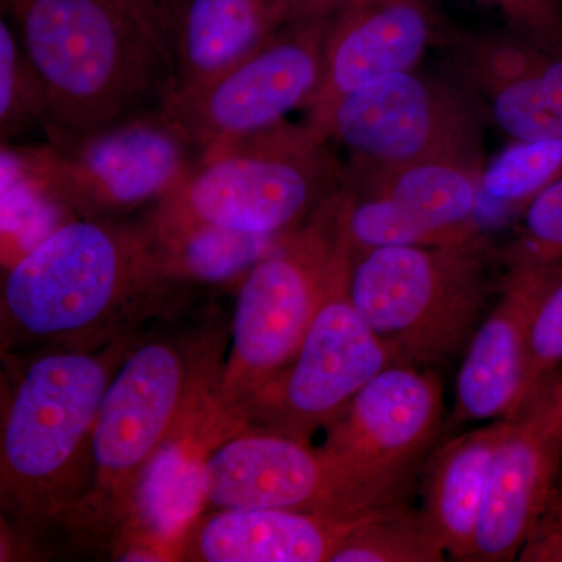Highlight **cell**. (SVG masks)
Instances as JSON below:
<instances>
[{"instance_id":"cell-8","label":"cell","mask_w":562,"mask_h":562,"mask_svg":"<svg viewBox=\"0 0 562 562\" xmlns=\"http://www.w3.org/2000/svg\"><path fill=\"white\" fill-rule=\"evenodd\" d=\"M482 106L457 80L416 69L392 74L342 95L305 121L355 160L406 165L457 160L483 165Z\"/></svg>"},{"instance_id":"cell-27","label":"cell","mask_w":562,"mask_h":562,"mask_svg":"<svg viewBox=\"0 0 562 562\" xmlns=\"http://www.w3.org/2000/svg\"><path fill=\"white\" fill-rule=\"evenodd\" d=\"M514 239L498 255L512 271L562 262V176L524 206Z\"/></svg>"},{"instance_id":"cell-24","label":"cell","mask_w":562,"mask_h":562,"mask_svg":"<svg viewBox=\"0 0 562 562\" xmlns=\"http://www.w3.org/2000/svg\"><path fill=\"white\" fill-rule=\"evenodd\" d=\"M446 558L424 514L402 503L362 520L330 562H439Z\"/></svg>"},{"instance_id":"cell-3","label":"cell","mask_w":562,"mask_h":562,"mask_svg":"<svg viewBox=\"0 0 562 562\" xmlns=\"http://www.w3.org/2000/svg\"><path fill=\"white\" fill-rule=\"evenodd\" d=\"M331 143L306 121L283 120L214 144L151 214L288 235L342 187L346 165L336 160Z\"/></svg>"},{"instance_id":"cell-6","label":"cell","mask_w":562,"mask_h":562,"mask_svg":"<svg viewBox=\"0 0 562 562\" xmlns=\"http://www.w3.org/2000/svg\"><path fill=\"white\" fill-rule=\"evenodd\" d=\"M342 203L341 187L244 277L221 406L251 401L297 353L347 250Z\"/></svg>"},{"instance_id":"cell-15","label":"cell","mask_w":562,"mask_h":562,"mask_svg":"<svg viewBox=\"0 0 562 562\" xmlns=\"http://www.w3.org/2000/svg\"><path fill=\"white\" fill-rule=\"evenodd\" d=\"M454 80L513 140L562 139V49L513 31L443 32Z\"/></svg>"},{"instance_id":"cell-12","label":"cell","mask_w":562,"mask_h":562,"mask_svg":"<svg viewBox=\"0 0 562 562\" xmlns=\"http://www.w3.org/2000/svg\"><path fill=\"white\" fill-rule=\"evenodd\" d=\"M205 501L217 509H291L362 519L384 506L338 458L281 432L228 439L203 461Z\"/></svg>"},{"instance_id":"cell-17","label":"cell","mask_w":562,"mask_h":562,"mask_svg":"<svg viewBox=\"0 0 562 562\" xmlns=\"http://www.w3.org/2000/svg\"><path fill=\"white\" fill-rule=\"evenodd\" d=\"M369 517V516H368ZM291 509H220L188 525L172 543L177 560L203 562H324L368 519Z\"/></svg>"},{"instance_id":"cell-5","label":"cell","mask_w":562,"mask_h":562,"mask_svg":"<svg viewBox=\"0 0 562 562\" xmlns=\"http://www.w3.org/2000/svg\"><path fill=\"white\" fill-rule=\"evenodd\" d=\"M486 243L401 246L351 261L355 308L394 364L430 369L471 339L491 292Z\"/></svg>"},{"instance_id":"cell-7","label":"cell","mask_w":562,"mask_h":562,"mask_svg":"<svg viewBox=\"0 0 562 562\" xmlns=\"http://www.w3.org/2000/svg\"><path fill=\"white\" fill-rule=\"evenodd\" d=\"M109 386L105 361L81 351H58L33 362L3 427V494L29 512L65 497L81 461L92 454Z\"/></svg>"},{"instance_id":"cell-30","label":"cell","mask_w":562,"mask_h":562,"mask_svg":"<svg viewBox=\"0 0 562 562\" xmlns=\"http://www.w3.org/2000/svg\"><path fill=\"white\" fill-rule=\"evenodd\" d=\"M353 0H290V21L333 18Z\"/></svg>"},{"instance_id":"cell-10","label":"cell","mask_w":562,"mask_h":562,"mask_svg":"<svg viewBox=\"0 0 562 562\" xmlns=\"http://www.w3.org/2000/svg\"><path fill=\"white\" fill-rule=\"evenodd\" d=\"M351 261L347 246L297 353L251 398L276 432L306 441L321 425L331 424L373 376L394 364L351 302Z\"/></svg>"},{"instance_id":"cell-13","label":"cell","mask_w":562,"mask_h":562,"mask_svg":"<svg viewBox=\"0 0 562 562\" xmlns=\"http://www.w3.org/2000/svg\"><path fill=\"white\" fill-rule=\"evenodd\" d=\"M188 394L187 362L169 344L139 347L122 364L92 436L94 494L103 512H127L147 462L180 427Z\"/></svg>"},{"instance_id":"cell-2","label":"cell","mask_w":562,"mask_h":562,"mask_svg":"<svg viewBox=\"0 0 562 562\" xmlns=\"http://www.w3.org/2000/svg\"><path fill=\"white\" fill-rule=\"evenodd\" d=\"M179 281L166 268L150 222L76 220L55 228L10 269L3 316L10 330L60 341L98 331L128 306Z\"/></svg>"},{"instance_id":"cell-11","label":"cell","mask_w":562,"mask_h":562,"mask_svg":"<svg viewBox=\"0 0 562 562\" xmlns=\"http://www.w3.org/2000/svg\"><path fill=\"white\" fill-rule=\"evenodd\" d=\"M438 373L391 364L346 406L322 449L338 458L383 505L405 503L422 458L441 430Z\"/></svg>"},{"instance_id":"cell-14","label":"cell","mask_w":562,"mask_h":562,"mask_svg":"<svg viewBox=\"0 0 562 562\" xmlns=\"http://www.w3.org/2000/svg\"><path fill=\"white\" fill-rule=\"evenodd\" d=\"M505 420L469 561L516 560L552 497L562 461L560 373L547 375Z\"/></svg>"},{"instance_id":"cell-21","label":"cell","mask_w":562,"mask_h":562,"mask_svg":"<svg viewBox=\"0 0 562 562\" xmlns=\"http://www.w3.org/2000/svg\"><path fill=\"white\" fill-rule=\"evenodd\" d=\"M506 420L454 436L425 465L424 508L428 527L447 557L469 561L492 457Z\"/></svg>"},{"instance_id":"cell-16","label":"cell","mask_w":562,"mask_h":562,"mask_svg":"<svg viewBox=\"0 0 562 562\" xmlns=\"http://www.w3.org/2000/svg\"><path fill=\"white\" fill-rule=\"evenodd\" d=\"M446 32L435 0H353L333 16L324 79L306 114L372 81L417 68Z\"/></svg>"},{"instance_id":"cell-20","label":"cell","mask_w":562,"mask_h":562,"mask_svg":"<svg viewBox=\"0 0 562 562\" xmlns=\"http://www.w3.org/2000/svg\"><path fill=\"white\" fill-rule=\"evenodd\" d=\"M288 22L290 0H179L173 22L177 87L202 83L231 68Z\"/></svg>"},{"instance_id":"cell-25","label":"cell","mask_w":562,"mask_h":562,"mask_svg":"<svg viewBox=\"0 0 562 562\" xmlns=\"http://www.w3.org/2000/svg\"><path fill=\"white\" fill-rule=\"evenodd\" d=\"M561 176L562 139L513 140L483 168V202L522 210Z\"/></svg>"},{"instance_id":"cell-4","label":"cell","mask_w":562,"mask_h":562,"mask_svg":"<svg viewBox=\"0 0 562 562\" xmlns=\"http://www.w3.org/2000/svg\"><path fill=\"white\" fill-rule=\"evenodd\" d=\"M2 154L41 201L80 220L116 221L165 201L202 151L176 117L157 106L46 144H2Z\"/></svg>"},{"instance_id":"cell-1","label":"cell","mask_w":562,"mask_h":562,"mask_svg":"<svg viewBox=\"0 0 562 562\" xmlns=\"http://www.w3.org/2000/svg\"><path fill=\"white\" fill-rule=\"evenodd\" d=\"M179 0H3L46 94L47 138L161 106L179 83Z\"/></svg>"},{"instance_id":"cell-23","label":"cell","mask_w":562,"mask_h":562,"mask_svg":"<svg viewBox=\"0 0 562 562\" xmlns=\"http://www.w3.org/2000/svg\"><path fill=\"white\" fill-rule=\"evenodd\" d=\"M155 238L168 271L177 280L227 283L246 277L288 235H258L150 216Z\"/></svg>"},{"instance_id":"cell-19","label":"cell","mask_w":562,"mask_h":562,"mask_svg":"<svg viewBox=\"0 0 562 562\" xmlns=\"http://www.w3.org/2000/svg\"><path fill=\"white\" fill-rule=\"evenodd\" d=\"M483 168L479 162L457 160L375 165L350 158L342 183L350 190L390 198L432 228L482 239L476 213L483 203Z\"/></svg>"},{"instance_id":"cell-9","label":"cell","mask_w":562,"mask_h":562,"mask_svg":"<svg viewBox=\"0 0 562 562\" xmlns=\"http://www.w3.org/2000/svg\"><path fill=\"white\" fill-rule=\"evenodd\" d=\"M331 20L288 22L231 68L202 83L177 87L161 106L201 151L308 109L324 79Z\"/></svg>"},{"instance_id":"cell-29","label":"cell","mask_w":562,"mask_h":562,"mask_svg":"<svg viewBox=\"0 0 562 562\" xmlns=\"http://www.w3.org/2000/svg\"><path fill=\"white\" fill-rule=\"evenodd\" d=\"M505 18L508 27L562 49V0H475Z\"/></svg>"},{"instance_id":"cell-28","label":"cell","mask_w":562,"mask_h":562,"mask_svg":"<svg viewBox=\"0 0 562 562\" xmlns=\"http://www.w3.org/2000/svg\"><path fill=\"white\" fill-rule=\"evenodd\" d=\"M532 271L536 291L527 328L525 397L562 361V262Z\"/></svg>"},{"instance_id":"cell-26","label":"cell","mask_w":562,"mask_h":562,"mask_svg":"<svg viewBox=\"0 0 562 562\" xmlns=\"http://www.w3.org/2000/svg\"><path fill=\"white\" fill-rule=\"evenodd\" d=\"M46 122V94L21 36L0 21V138L2 144Z\"/></svg>"},{"instance_id":"cell-18","label":"cell","mask_w":562,"mask_h":562,"mask_svg":"<svg viewBox=\"0 0 562 562\" xmlns=\"http://www.w3.org/2000/svg\"><path fill=\"white\" fill-rule=\"evenodd\" d=\"M535 291L532 269L506 277L501 301L469 339L454 384L449 428L506 419L524 402L527 328Z\"/></svg>"},{"instance_id":"cell-22","label":"cell","mask_w":562,"mask_h":562,"mask_svg":"<svg viewBox=\"0 0 562 562\" xmlns=\"http://www.w3.org/2000/svg\"><path fill=\"white\" fill-rule=\"evenodd\" d=\"M202 452L198 436L177 430L147 462L127 509L133 535L144 542L136 549L169 547L201 512L206 502Z\"/></svg>"},{"instance_id":"cell-31","label":"cell","mask_w":562,"mask_h":562,"mask_svg":"<svg viewBox=\"0 0 562 562\" xmlns=\"http://www.w3.org/2000/svg\"><path fill=\"white\" fill-rule=\"evenodd\" d=\"M541 517L562 528V484L557 483V486H554L552 497L547 503Z\"/></svg>"}]
</instances>
